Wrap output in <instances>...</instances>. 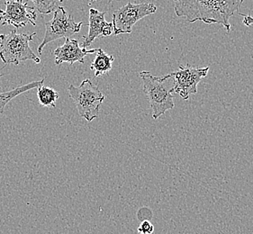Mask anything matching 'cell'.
<instances>
[{
  "label": "cell",
  "instance_id": "cell-1",
  "mask_svg": "<svg viewBox=\"0 0 253 234\" xmlns=\"http://www.w3.org/2000/svg\"><path fill=\"white\" fill-rule=\"evenodd\" d=\"M175 14L189 23L202 21L207 25L218 24L227 33L230 19L239 10L244 0H173Z\"/></svg>",
  "mask_w": 253,
  "mask_h": 234
},
{
  "label": "cell",
  "instance_id": "cell-2",
  "mask_svg": "<svg viewBox=\"0 0 253 234\" xmlns=\"http://www.w3.org/2000/svg\"><path fill=\"white\" fill-rule=\"evenodd\" d=\"M139 76L142 79L143 92L149 100L153 119L160 118L174 108L175 80L173 73L155 77L150 72H142L139 73Z\"/></svg>",
  "mask_w": 253,
  "mask_h": 234
},
{
  "label": "cell",
  "instance_id": "cell-3",
  "mask_svg": "<svg viewBox=\"0 0 253 234\" xmlns=\"http://www.w3.org/2000/svg\"><path fill=\"white\" fill-rule=\"evenodd\" d=\"M36 35V33L31 35L19 34L16 30L10 31L7 35H0L1 61L5 65H19L21 61H33L36 64L40 63V58L36 56L29 45Z\"/></svg>",
  "mask_w": 253,
  "mask_h": 234
},
{
  "label": "cell",
  "instance_id": "cell-4",
  "mask_svg": "<svg viewBox=\"0 0 253 234\" xmlns=\"http://www.w3.org/2000/svg\"><path fill=\"white\" fill-rule=\"evenodd\" d=\"M69 94L82 118L90 122L98 117L105 96L89 78L84 79L79 87L70 85Z\"/></svg>",
  "mask_w": 253,
  "mask_h": 234
},
{
  "label": "cell",
  "instance_id": "cell-5",
  "mask_svg": "<svg viewBox=\"0 0 253 234\" xmlns=\"http://www.w3.org/2000/svg\"><path fill=\"white\" fill-rule=\"evenodd\" d=\"M53 13L52 19L45 23L44 37L37 49L39 54L42 53L43 48L49 42L61 38H70L79 33L83 25L87 26V24H83L82 22H75L73 16L68 15L66 9L63 6L57 7Z\"/></svg>",
  "mask_w": 253,
  "mask_h": 234
},
{
  "label": "cell",
  "instance_id": "cell-6",
  "mask_svg": "<svg viewBox=\"0 0 253 234\" xmlns=\"http://www.w3.org/2000/svg\"><path fill=\"white\" fill-rule=\"evenodd\" d=\"M157 11V6L152 3H127L117 10L114 11L113 16V27L114 36L120 34H131L132 27L137 22L148 15H153Z\"/></svg>",
  "mask_w": 253,
  "mask_h": 234
},
{
  "label": "cell",
  "instance_id": "cell-7",
  "mask_svg": "<svg viewBox=\"0 0 253 234\" xmlns=\"http://www.w3.org/2000/svg\"><path fill=\"white\" fill-rule=\"evenodd\" d=\"M5 9H0L1 26L23 28L30 24L36 26V8L29 6L25 0H5Z\"/></svg>",
  "mask_w": 253,
  "mask_h": 234
},
{
  "label": "cell",
  "instance_id": "cell-8",
  "mask_svg": "<svg viewBox=\"0 0 253 234\" xmlns=\"http://www.w3.org/2000/svg\"><path fill=\"white\" fill-rule=\"evenodd\" d=\"M209 67L179 66L177 72H172L175 86L174 92L178 94L184 100H187L191 95L198 93V85L206 78Z\"/></svg>",
  "mask_w": 253,
  "mask_h": 234
},
{
  "label": "cell",
  "instance_id": "cell-9",
  "mask_svg": "<svg viewBox=\"0 0 253 234\" xmlns=\"http://www.w3.org/2000/svg\"><path fill=\"white\" fill-rule=\"evenodd\" d=\"M96 51L97 49L86 50L80 44V41L77 39L66 38L64 44L55 49L53 53L56 65H61L64 62L73 65L76 62L83 64L87 55L96 53Z\"/></svg>",
  "mask_w": 253,
  "mask_h": 234
},
{
  "label": "cell",
  "instance_id": "cell-10",
  "mask_svg": "<svg viewBox=\"0 0 253 234\" xmlns=\"http://www.w3.org/2000/svg\"><path fill=\"white\" fill-rule=\"evenodd\" d=\"M106 12H99L95 8L89 9V23L87 36H83L81 46L86 48L91 45L92 42L97 38H103L114 35V27L112 23H107L105 19Z\"/></svg>",
  "mask_w": 253,
  "mask_h": 234
},
{
  "label": "cell",
  "instance_id": "cell-11",
  "mask_svg": "<svg viewBox=\"0 0 253 234\" xmlns=\"http://www.w3.org/2000/svg\"><path fill=\"white\" fill-rule=\"evenodd\" d=\"M96 53V57L90 65V69L95 73V78H97L107 74L111 71L115 58L112 55H108L102 49H97Z\"/></svg>",
  "mask_w": 253,
  "mask_h": 234
},
{
  "label": "cell",
  "instance_id": "cell-12",
  "mask_svg": "<svg viewBox=\"0 0 253 234\" xmlns=\"http://www.w3.org/2000/svg\"><path fill=\"white\" fill-rule=\"evenodd\" d=\"M43 82H44V78H42L40 81L30 82L24 86L15 87L9 91L0 93V116L4 113L5 106L10 102L12 99H14L15 97L25 92L29 91L34 88H38L42 85H43Z\"/></svg>",
  "mask_w": 253,
  "mask_h": 234
},
{
  "label": "cell",
  "instance_id": "cell-13",
  "mask_svg": "<svg viewBox=\"0 0 253 234\" xmlns=\"http://www.w3.org/2000/svg\"><path fill=\"white\" fill-rule=\"evenodd\" d=\"M37 97L42 107H55L56 101L59 99V93L55 89L42 85L38 87Z\"/></svg>",
  "mask_w": 253,
  "mask_h": 234
},
{
  "label": "cell",
  "instance_id": "cell-14",
  "mask_svg": "<svg viewBox=\"0 0 253 234\" xmlns=\"http://www.w3.org/2000/svg\"><path fill=\"white\" fill-rule=\"evenodd\" d=\"M35 4V8L39 11L42 15H49L54 12L57 7H59L60 3L63 0H31Z\"/></svg>",
  "mask_w": 253,
  "mask_h": 234
},
{
  "label": "cell",
  "instance_id": "cell-15",
  "mask_svg": "<svg viewBox=\"0 0 253 234\" xmlns=\"http://www.w3.org/2000/svg\"><path fill=\"white\" fill-rule=\"evenodd\" d=\"M137 232L140 234H152L154 233V226L150 221H142Z\"/></svg>",
  "mask_w": 253,
  "mask_h": 234
},
{
  "label": "cell",
  "instance_id": "cell-16",
  "mask_svg": "<svg viewBox=\"0 0 253 234\" xmlns=\"http://www.w3.org/2000/svg\"><path fill=\"white\" fill-rule=\"evenodd\" d=\"M137 217L141 222L142 221H150L152 218V210L148 207H142L139 209L137 213Z\"/></svg>",
  "mask_w": 253,
  "mask_h": 234
},
{
  "label": "cell",
  "instance_id": "cell-17",
  "mask_svg": "<svg viewBox=\"0 0 253 234\" xmlns=\"http://www.w3.org/2000/svg\"><path fill=\"white\" fill-rule=\"evenodd\" d=\"M239 15H241V16H243V23L244 26H253V17L252 15H244V14H239Z\"/></svg>",
  "mask_w": 253,
  "mask_h": 234
},
{
  "label": "cell",
  "instance_id": "cell-18",
  "mask_svg": "<svg viewBox=\"0 0 253 234\" xmlns=\"http://www.w3.org/2000/svg\"><path fill=\"white\" fill-rule=\"evenodd\" d=\"M97 0H88V5H91L92 4H94ZM113 0H108V3H111Z\"/></svg>",
  "mask_w": 253,
  "mask_h": 234
},
{
  "label": "cell",
  "instance_id": "cell-19",
  "mask_svg": "<svg viewBox=\"0 0 253 234\" xmlns=\"http://www.w3.org/2000/svg\"><path fill=\"white\" fill-rule=\"evenodd\" d=\"M1 77H2V74H1V73H0V79H1Z\"/></svg>",
  "mask_w": 253,
  "mask_h": 234
}]
</instances>
